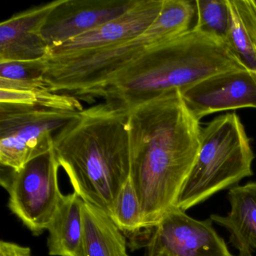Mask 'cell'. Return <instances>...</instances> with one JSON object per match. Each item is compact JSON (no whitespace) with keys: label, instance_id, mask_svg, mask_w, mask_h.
Wrapping results in <instances>:
<instances>
[{"label":"cell","instance_id":"obj_1","mask_svg":"<svg viewBox=\"0 0 256 256\" xmlns=\"http://www.w3.org/2000/svg\"><path fill=\"white\" fill-rule=\"evenodd\" d=\"M130 179L142 206L144 230L178 206L198 152L199 121L180 94L168 92L128 112Z\"/></svg>","mask_w":256,"mask_h":256},{"label":"cell","instance_id":"obj_2","mask_svg":"<svg viewBox=\"0 0 256 256\" xmlns=\"http://www.w3.org/2000/svg\"><path fill=\"white\" fill-rule=\"evenodd\" d=\"M246 70L224 42L192 28L158 44L103 84L79 94L82 101L102 98L126 112L160 96L181 92L224 72Z\"/></svg>","mask_w":256,"mask_h":256},{"label":"cell","instance_id":"obj_3","mask_svg":"<svg viewBox=\"0 0 256 256\" xmlns=\"http://www.w3.org/2000/svg\"><path fill=\"white\" fill-rule=\"evenodd\" d=\"M128 112L107 103L84 109L62 128L54 150L74 192L110 216L131 174Z\"/></svg>","mask_w":256,"mask_h":256},{"label":"cell","instance_id":"obj_4","mask_svg":"<svg viewBox=\"0 0 256 256\" xmlns=\"http://www.w3.org/2000/svg\"><path fill=\"white\" fill-rule=\"evenodd\" d=\"M254 158L239 116L232 113L214 118L200 130L198 152L180 194L178 208L188 210L251 176Z\"/></svg>","mask_w":256,"mask_h":256},{"label":"cell","instance_id":"obj_5","mask_svg":"<svg viewBox=\"0 0 256 256\" xmlns=\"http://www.w3.org/2000/svg\"><path fill=\"white\" fill-rule=\"evenodd\" d=\"M80 112L0 103V163L18 172L50 152L56 134Z\"/></svg>","mask_w":256,"mask_h":256},{"label":"cell","instance_id":"obj_6","mask_svg":"<svg viewBox=\"0 0 256 256\" xmlns=\"http://www.w3.org/2000/svg\"><path fill=\"white\" fill-rule=\"evenodd\" d=\"M60 168L53 149L1 178L8 194V208L35 236L48 230L64 198L58 181Z\"/></svg>","mask_w":256,"mask_h":256},{"label":"cell","instance_id":"obj_7","mask_svg":"<svg viewBox=\"0 0 256 256\" xmlns=\"http://www.w3.org/2000/svg\"><path fill=\"white\" fill-rule=\"evenodd\" d=\"M210 218L198 220L179 208L166 214L158 224L134 236L146 256H234L217 234Z\"/></svg>","mask_w":256,"mask_h":256},{"label":"cell","instance_id":"obj_8","mask_svg":"<svg viewBox=\"0 0 256 256\" xmlns=\"http://www.w3.org/2000/svg\"><path fill=\"white\" fill-rule=\"evenodd\" d=\"M198 120L223 110L256 108V73L233 70L206 78L180 92Z\"/></svg>","mask_w":256,"mask_h":256},{"label":"cell","instance_id":"obj_9","mask_svg":"<svg viewBox=\"0 0 256 256\" xmlns=\"http://www.w3.org/2000/svg\"><path fill=\"white\" fill-rule=\"evenodd\" d=\"M163 2L164 0H136L122 16L49 49L46 58L95 52L134 38L155 22L161 12Z\"/></svg>","mask_w":256,"mask_h":256},{"label":"cell","instance_id":"obj_10","mask_svg":"<svg viewBox=\"0 0 256 256\" xmlns=\"http://www.w3.org/2000/svg\"><path fill=\"white\" fill-rule=\"evenodd\" d=\"M136 0H62L42 29L49 49L89 32L128 11Z\"/></svg>","mask_w":256,"mask_h":256},{"label":"cell","instance_id":"obj_11","mask_svg":"<svg viewBox=\"0 0 256 256\" xmlns=\"http://www.w3.org/2000/svg\"><path fill=\"white\" fill-rule=\"evenodd\" d=\"M61 2L56 0L29 8L0 24V62L46 58L49 47L43 38L42 29Z\"/></svg>","mask_w":256,"mask_h":256},{"label":"cell","instance_id":"obj_12","mask_svg":"<svg viewBox=\"0 0 256 256\" xmlns=\"http://www.w3.org/2000/svg\"><path fill=\"white\" fill-rule=\"evenodd\" d=\"M228 198L230 210L227 215L212 214L210 218L227 229L239 256H252L256 250V181L232 187Z\"/></svg>","mask_w":256,"mask_h":256},{"label":"cell","instance_id":"obj_13","mask_svg":"<svg viewBox=\"0 0 256 256\" xmlns=\"http://www.w3.org/2000/svg\"><path fill=\"white\" fill-rule=\"evenodd\" d=\"M84 203L74 192L64 194L47 230L50 256H84Z\"/></svg>","mask_w":256,"mask_h":256},{"label":"cell","instance_id":"obj_14","mask_svg":"<svg viewBox=\"0 0 256 256\" xmlns=\"http://www.w3.org/2000/svg\"><path fill=\"white\" fill-rule=\"evenodd\" d=\"M84 256H124L126 238L108 214L95 205H83Z\"/></svg>","mask_w":256,"mask_h":256},{"label":"cell","instance_id":"obj_15","mask_svg":"<svg viewBox=\"0 0 256 256\" xmlns=\"http://www.w3.org/2000/svg\"><path fill=\"white\" fill-rule=\"evenodd\" d=\"M230 24L224 44L240 64L256 73V14L251 0H228Z\"/></svg>","mask_w":256,"mask_h":256},{"label":"cell","instance_id":"obj_16","mask_svg":"<svg viewBox=\"0 0 256 256\" xmlns=\"http://www.w3.org/2000/svg\"><path fill=\"white\" fill-rule=\"evenodd\" d=\"M110 217L121 232L132 238L143 232L142 206L130 178L118 194Z\"/></svg>","mask_w":256,"mask_h":256},{"label":"cell","instance_id":"obj_17","mask_svg":"<svg viewBox=\"0 0 256 256\" xmlns=\"http://www.w3.org/2000/svg\"><path fill=\"white\" fill-rule=\"evenodd\" d=\"M197 22L193 29L224 43L230 24L228 0H197Z\"/></svg>","mask_w":256,"mask_h":256},{"label":"cell","instance_id":"obj_18","mask_svg":"<svg viewBox=\"0 0 256 256\" xmlns=\"http://www.w3.org/2000/svg\"><path fill=\"white\" fill-rule=\"evenodd\" d=\"M0 256H32V250L29 246H24L10 241L1 240Z\"/></svg>","mask_w":256,"mask_h":256},{"label":"cell","instance_id":"obj_19","mask_svg":"<svg viewBox=\"0 0 256 256\" xmlns=\"http://www.w3.org/2000/svg\"><path fill=\"white\" fill-rule=\"evenodd\" d=\"M253 8H254V12L256 14V0H251Z\"/></svg>","mask_w":256,"mask_h":256},{"label":"cell","instance_id":"obj_20","mask_svg":"<svg viewBox=\"0 0 256 256\" xmlns=\"http://www.w3.org/2000/svg\"><path fill=\"white\" fill-rule=\"evenodd\" d=\"M124 256H130L128 254H126Z\"/></svg>","mask_w":256,"mask_h":256}]
</instances>
